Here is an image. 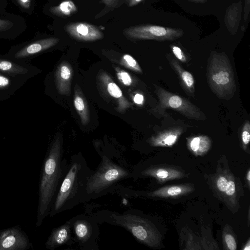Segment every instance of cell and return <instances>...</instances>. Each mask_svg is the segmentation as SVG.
Instances as JSON below:
<instances>
[{"label": "cell", "mask_w": 250, "mask_h": 250, "mask_svg": "<svg viewBox=\"0 0 250 250\" xmlns=\"http://www.w3.org/2000/svg\"><path fill=\"white\" fill-rule=\"evenodd\" d=\"M62 140L57 136L44 158L39 184L36 226L39 227L49 215L52 203L69 164L62 158Z\"/></svg>", "instance_id": "6da1fadb"}, {"label": "cell", "mask_w": 250, "mask_h": 250, "mask_svg": "<svg viewBox=\"0 0 250 250\" xmlns=\"http://www.w3.org/2000/svg\"><path fill=\"white\" fill-rule=\"evenodd\" d=\"M87 214L98 223L122 227L129 232L139 242L154 249L163 247L162 236L157 228L148 219L133 209L123 213L108 209L94 211L88 209Z\"/></svg>", "instance_id": "7a4b0ae2"}, {"label": "cell", "mask_w": 250, "mask_h": 250, "mask_svg": "<svg viewBox=\"0 0 250 250\" xmlns=\"http://www.w3.org/2000/svg\"><path fill=\"white\" fill-rule=\"evenodd\" d=\"M93 171L81 154L72 157L52 203L50 217L82 203L85 185Z\"/></svg>", "instance_id": "3957f363"}, {"label": "cell", "mask_w": 250, "mask_h": 250, "mask_svg": "<svg viewBox=\"0 0 250 250\" xmlns=\"http://www.w3.org/2000/svg\"><path fill=\"white\" fill-rule=\"evenodd\" d=\"M132 176V173L123 164L116 163L107 155H103L98 167L87 181L82 203L118 190L121 188L120 184Z\"/></svg>", "instance_id": "277c9868"}, {"label": "cell", "mask_w": 250, "mask_h": 250, "mask_svg": "<svg viewBox=\"0 0 250 250\" xmlns=\"http://www.w3.org/2000/svg\"><path fill=\"white\" fill-rule=\"evenodd\" d=\"M207 177L208 185L214 196L231 212H236L244 195L243 186L240 179L231 171L226 158L218 160L216 172Z\"/></svg>", "instance_id": "5b68a950"}, {"label": "cell", "mask_w": 250, "mask_h": 250, "mask_svg": "<svg viewBox=\"0 0 250 250\" xmlns=\"http://www.w3.org/2000/svg\"><path fill=\"white\" fill-rule=\"evenodd\" d=\"M208 82L212 92L220 99L229 100L236 91L233 71L227 56L214 53L208 67Z\"/></svg>", "instance_id": "8992f818"}, {"label": "cell", "mask_w": 250, "mask_h": 250, "mask_svg": "<svg viewBox=\"0 0 250 250\" xmlns=\"http://www.w3.org/2000/svg\"><path fill=\"white\" fill-rule=\"evenodd\" d=\"M75 243L81 250H99L98 222L90 215L79 214L68 220Z\"/></svg>", "instance_id": "52a82bcc"}, {"label": "cell", "mask_w": 250, "mask_h": 250, "mask_svg": "<svg viewBox=\"0 0 250 250\" xmlns=\"http://www.w3.org/2000/svg\"><path fill=\"white\" fill-rule=\"evenodd\" d=\"M156 93L159 99V106L161 108H172L190 119L204 120V114L187 99L159 86H156Z\"/></svg>", "instance_id": "ba28073f"}, {"label": "cell", "mask_w": 250, "mask_h": 250, "mask_svg": "<svg viewBox=\"0 0 250 250\" xmlns=\"http://www.w3.org/2000/svg\"><path fill=\"white\" fill-rule=\"evenodd\" d=\"M125 34L134 40L158 41L175 40L183 34L182 30L154 25L131 26L124 30Z\"/></svg>", "instance_id": "9c48e42d"}, {"label": "cell", "mask_w": 250, "mask_h": 250, "mask_svg": "<svg viewBox=\"0 0 250 250\" xmlns=\"http://www.w3.org/2000/svg\"><path fill=\"white\" fill-rule=\"evenodd\" d=\"M32 247L27 235L19 226L0 230V250H26Z\"/></svg>", "instance_id": "30bf717a"}, {"label": "cell", "mask_w": 250, "mask_h": 250, "mask_svg": "<svg viewBox=\"0 0 250 250\" xmlns=\"http://www.w3.org/2000/svg\"><path fill=\"white\" fill-rule=\"evenodd\" d=\"M139 175L153 177L161 183L188 177L182 167L166 164L151 165L140 171Z\"/></svg>", "instance_id": "8fae6325"}, {"label": "cell", "mask_w": 250, "mask_h": 250, "mask_svg": "<svg viewBox=\"0 0 250 250\" xmlns=\"http://www.w3.org/2000/svg\"><path fill=\"white\" fill-rule=\"evenodd\" d=\"M195 190L194 185L192 183L167 186L152 191L146 192L145 194L138 193L130 189H125V195L126 196H134L144 195L150 197H159L163 198H176L188 194Z\"/></svg>", "instance_id": "7c38bea8"}, {"label": "cell", "mask_w": 250, "mask_h": 250, "mask_svg": "<svg viewBox=\"0 0 250 250\" xmlns=\"http://www.w3.org/2000/svg\"><path fill=\"white\" fill-rule=\"evenodd\" d=\"M66 32L75 40L92 42L102 39L104 35L98 27L87 22H76L67 24Z\"/></svg>", "instance_id": "4fadbf2b"}, {"label": "cell", "mask_w": 250, "mask_h": 250, "mask_svg": "<svg viewBox=\"0 0 250 250\" xmlns=\"http://www.w3.org/2000/svg\"><path fill=\"white\" fill-rule=\"evenodd\" d=\"M74 243L71 225L68 220L52 230L45 243V247L47 250H54L62 246H72Z\"/></svg>", "instance_id": "5bb4252c"}, {"label": "cell", "mask_w": 250, "mask_h": 250, "mask_svg": "<svg viewBox=\"0 0 250 250\" xmlns=\"http://www.w3.org/2000/svg\"><path fill=\"white\" fill-rule=\"evenodd\" d=\"M73 73V68L67 62H62L58 66L55 73V81L57 89L60 94L70 96Z\"/></svg>", "instance_id": "9a60e30c"}, {"label": "cell", "mask_w": 250, "mask_h": 250, "mask_svg": "<svg viewBox=\"0 0 250 250\" xmlns=\"http://www.w3.org/2000/svg\"><path fill=\"white\" fill-rule=\"evenodd\" d=\"M183 131L181 127L165 130L152 136L149 139V143L153 146H171L175 144Z\"/></svg>", "instance_id": "2e32d148"}, {"label": "cell", "mask_w": 250, "mask_h": 250, "mask_svg": "<svg viewBox=\"0 0 250 250\" xmlns=\"http://www.w3.org/2000/svg\"><path fill=\"white\" fill-rule=\"evenodd\" d=\"M59 41V38L55 37L38 40L17 52L15 57L17 59L22 58L40 53L54 46Z\"/></svg>", "instance_id": "e0dca14e"}, {"label": "cell", "mask_w": 250, "mask_h": 250, "mask_svg": "<svg viewBox=\"0 0 250 250\" xmlns=\"http://www.w3.org/2000/svg\"><path fill=\"white\" fill-rule=\"evenodd\" d=\"M101 76V80L104 84L107 92L116 100L120 110H124L129 107V103L124 97L122 91L118 85L106 73H103Z\"/></svg>", "instance_id": "ac0fdd59"}, {"label": "cell", "mask_w": 250, "mask_h": 250, "mask_svg": "<svg viewBox=\"0 0 250 250\" xmlns=\"http://www.w3.org/2000/svg\"><path fill=\"white\" fill-rule=\"evenodd\" d=\"M74 104L82 124L83 125H87L90 119L88 105L84 95L77 84L74 87Z\"/></svg>", "instance_id": "d6986e66"}, {"label": "cell", "mask_w": 250, "mask_h": 250, "mask_svg": "<svg viewBox=\"0 0 250 250\" xmlns=\"http://www.w3.org/2000/svg\"><path fill=\"white\" fill-rule=\"evenodd\" d=\"M179 239L183 250H202L201 236L188 228L182 229Z\"/></svg>", "instance_id": "ffe728a7"}, {"label": "cell", "mask_w": 250, "mask_h": 250, "mask_svg": "<svg viewBox=\"0 0 250 250\" xmlns=\"http://www.w3.org/2000/svg\"><path fill=\"white\" fill-rule=\"evenodd\" d=\"M188 149L196 156H202L210 149L211 141L207 136L201 135L189 138L187 143Z\"/></svg>", "instance_id": "44dd1931"}, {"label": "cell", "mask_w": 250, "mask_h": 250, "mask_svg": "<svg viewBox=\"0 0 250 250\" xmlns=\"http://www.w3.org/2000/svg\"><path fill=\"white\" fill-rule=\"evenodd\" d=\"M171 65L178 75L183 87L186 91L193 95L195 81L192 75L188 71L183 69L179 62L174 59L171 61Z\"/></svg>", "instance_id": "7402d4cb"}, {"label": "cell", "mask_w": 250, "mask_h": 250, "mask_svg": "<svg viewBox=\"0 0 250 250\" xmlns=\"http://www.w3.org/2000/svg\"><path fill=\"white\" fill-rule=\"evenodd\" d=\"M49 10L56 16L66 17L75 13L77 11V7L71 0H64L58 5L51 7Z\"/></svg>", "instance_id": "603a6c76"}, {"label": "cell", "mask_w": 250, "mask_h": 250, "mask_svg": "<svg viewBox=\"0 0 250 250\" xmlns=\"http://www.w3.org/2000/svg\"><path fill=\"white\" fill-rule=\"evenodd\" d=\"M222 244L224 249L236 250L237 242L233 230L229 225L226 224L223 228L222 234Z\"/></svg>", "instance_id": "cb8c5ba5"}, {"label": "cell", "mask_w": 250, "mask_h": 250, "mask_svg": "<svg viewBox=\"0 0 250 250\" xmlns=\"http://www.w3.org/2000/svg\"><path fill=\"white\" fill-rule=\"evenodd\" d=\"M202 250H219L218 245L212 236L210 229L207 226L201 228Z\"/></svg>", "instance_id": "d4e9b609"}, {"label": "cell", "mask_w": 250, "mask_h": 250, "mask_svg": "<svg viewBox=\"0 0 250 250\" xmlns=\"http://www.w3.org/2000/svg\"><path fill=\"white\" fill-rule=\"evenodd\" d=\"M0 71L10 74L26 73L28 70L21 65L6 60L0 59Z\"/></svg>", "instance_id": "484cf974"}, {"label": "cell", "mask_w": 250, "mask_h": 250, "mask_svg": "<svg viewBox=\"0 0 250 250\" xmlns=\"http://www.w3.org/2000/svg\"><path fill=\"white\" fill-rule=\"evenodd\" d=\"M250 141V124L249 121L244 124L241 133V144L243 149L250 153L249 143Z\"/></svg>", "instance_id": "4316f807"}, {"label": "cell", "mask_w": 250, "mask_h": 250, "mask_svg": "<svg viewBox=\"0 0 250 250\" xmlns=\"http://www.w3.org/2000/svg\"><path fill=\"white\" fill-rule=\"evenodd\" d=\"M120 62L121 64L129 69L138 73L142 72L141 68L136 60L129 54L124 55Z\"/></svg>", "instance_id": "83f0119b"}, {"label": "cell", "mask_w": 250, "mask_h": 250, "mask_svg": "<svg viewBox=\"0 0 250 250\" xmlns=\"http://www.w3.org/2000/svg\"><path fill=\"white\" fill-rule=\"evenodd\" d=\"M116 71L117 78L122 83L126 86H129L132 84V80L127 72L121 69H117Z\"/></svg>", "instance_id": "f1b7e54d"}, {"label": "cell", "mask_w": 250, "mask_h": 250, "mask_svg": "<svg viewBox=\"0 0 250 250\" xmlns=\"http://www.w3.org/2000/svg\"><path fill=\"white\" fill-rule=\"evenodd\" d=\"M172 49L174 55L179 60L182 62H186V57L180 48L176 46H172Z\"/></svg>", "instance_id": "f546056e"}, {"label": "cell", "mask_w": 250, "mask_h": 250, "mask_svg": "<svg viewBox=\"0 0 250 250\" xmlns=\"http://www.w3.org/2000/svg\"><path fill=\"white\" fill-rule=\"evenodd\" d=\"M13 25L11 21L0 19V32L9 29Z\"/></svg>", "instance_id": "4dcf8cb0"}, {"label": "cell", "mask_w": 250, "mask_h": 250, "mask_svg": "<svg viewBox=\"0 0 250 250\" xmlns=\"http://www.w3.org/2000/svg\"><path fill=\"white\" fill-rule=\"evenodd\" d=\"M10 83V80L7 77L0 75V89L8 86Z\"/></svg>", "instance_id": "1f68e13d"}, {"label": "cell", "mask_w": 250, "mask_h": 250, "mask_svg": "<svg viewBox=\"0 0 250 250\" xmlns=\"http://www.w3.org/2000/svg\"><path fill=\"white\" fill-rule=\"evenodd\" d=\"M18 3L24 9L29 8L31 5V0H17Z\"/></svg>", "instance_id": "d6a6232c"}, {"label": "cell", "mask_w": 250, "mask_h": 250, "mask_svg": "<svg viewBox=\"0 0 250 250\" xmlns=\"http://www.w3.org/2000/svg\"><path fill=\"white\" fill-rule=\"evenodd\" d=\"M144 98L143 95L140 94H136L133 98L134 102L138 104H142L144 102Z\"/></svg>", "instance_id": "836d02e7"}, {"label": "cell", "mask_w": 250, "mask_h": 250, "mask_svg": "<svg viewBox=\"0 0 250 250\" xmlns=\"http://www.w3.org/2000/svg\"><path fill=\"white\" fill-rule=\"evenodd\" d=\"M119 0H101V2L107 6H111L114 5Z\"/></svg>", "instance_id": "e575fe53"}, {"label": "cell", "mask_w": 250, "mask_h": 250, "mask_svg": "<svg viewBox=\"0 0 250 250\" xmlns=\"http://www.w3.org/2000/svg\"><path fill=\"white\" fill-rule=\"evenodd\" d=\"M246 183L248 185V188L250 189V169L249 168L248 169V171L246 173Z\"/></svg>", "instance_id": "d590c367"}, {"label": "cell", "mask_w": 250, "mask_h": 250, "mask_svg": "<svg viewBox=\"0 0 250 250\" xmlns=\"http://www.w3.org/2000/svg\"><path fill=\"white\" fill-rule=\"evenodd\" d=\"M143 0H129L128 5L133 6L141 2Z\"/></svg>", "instance_id": "8d00e7d4"}, {"label": "cell", "mask_w": 250, "mask_h": 250, "mask_svg": "<svg viewBox=\"0 0 250 250\" xmlns=\"http://www.w3.org/2000/svg\"><path fill=\"white\" fill-rule=\"evenodd\" d=\"M241 250H250V240L249 238L246 242V244L244 245L243 248H241Z\"/></svg>", "instance_id": "74e56055"}, {"label": "cell", "mask_w": 250, "mask_h": 250, "mask_svg": "<svg viewBox=\"0 0 250 250\" xmlns=\"http://www.w3.org/2000/svg\"><path fill=\"white\" fill-rule=\"evenodd\" d=\"M248 226H249V223H250V208H249V211H248Z\"/></svg>", "instance_id": "f35d334b"}, {"label": "cell", "mask_w": 250, "mask_h": 250, "mask_svg": "<svg viewBox=\"0 0 250 250\" xmlns=\"http://www.w3.org/2000/svg\"><path fill=\"white\" fill-rule=\"evenodd\" d=\"M193 0V1H200V2H203L206 0Z\"/></svg>", "instance_id": "ab89813d"}]
</instances>
